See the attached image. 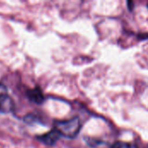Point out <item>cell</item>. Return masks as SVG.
Listing matches in <instances>:
<instances>
[{
    "label": "cell",
    "mask_w": 148,
    "mask_h": 148,
    "mask_svg": "<svg viewBox=\"0 0 148 148\" xmlns=\"http://www.w3.org/2000/svg\"><path fill=\"white\" fill-rule=\"evenodd\" d=\"M55 129L64 137L73 139L81 130V122L79 118L75 117L67 121H56L54 123Z\"/></svg>",
    "instance_id": "1"
},
{
    "label": "cell",
    "mask_w": 148,
    "mask_h": 148,
    "mask_svg": "<svg viewBox=\"0 0 148 148\" xmlns=\"http://www.w3.org/2000/svg\"><path fill=\"white\" fill-rule=\"evenodd\" d=\"M27 96L32 102L36 104H42L44 101V95L41 88L38 87L27 91Z\"/></svg>",
    "instance_id": "4"
},
{
    "label": "cell",
    "mask_w": 148,
    "mask_h": 148,
    "mask_svg": "<svg viewBox=\"0 0 148 148\" xmlns=\"http://www.w3.org/2000/svg\"><path fill=\"white\" fill-rule=\"evenodd\" d=\"M112 148H138V147L134 143L125 142V141H117L112 146Z\"/></svg>",
    "instance_id": "5"
},
{
    "label": "cell",
    "mask_w": 148,
    "mask_h": 148,
    "mask_svg": "<svg viewBox=\"0 0 148 148\" xmlns=\"http://www.w3.org/2000/svg\"><path fill=\"white\" fill-rule=\"evenodd\" d=\"M60 134L56 130V129H53L51 130L50 132L45 134H42L41 136H38V140L40 141H42V143H44L45 145L47 146H54L56 141L59 140L60 138Z\"/></svg>",
    "instance_id": "3"
},
{
    "label": "cell",
    "mask_w": 148,
    "mask_h": 148,
    "mask_svg": "<svg viewBox=\"0 0 148 148\" xmlns=\"http://www.w3.org/2000/svg\"><path fill=\"white\" fill-rule=\"evenodd\" d=\"M38 117H37V115H36V114H27L25 117H24V121L26 122V123H28V124H32V123H36V122H37V121H38Z\"/></svg>",
    "instance_id": "6"
},
{
    "label": "cell",
    "mask_w": 148,
    "mask_h": 148,
    "mask_svg": "<svg viewBox=\"0 0 148 148\" xmlns=\"http://www.w3.org/2000/svg\"><path fill=\"white\" fill-rule=\"evenodd\" d=\"M147 7H148V4H147Z\"/></svg>",
    "instance_id": "7"
},
{
    "label": "cell",
    "mask_w": 148,
    "mask_h": 148,
    "mask_svg": "<svg viewBox=\"0 0 148 148\" xmlns=\"http://www.w3.org/2000/svg\"><path fill=\"white\" fill-rule=\"evenodd\" d=\"M14 108V102L8 95L7 88L0 83V113H10Z\"/></svg>",
    "instance_id": "2"
}]
</instances>
